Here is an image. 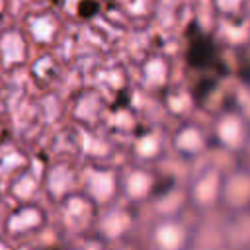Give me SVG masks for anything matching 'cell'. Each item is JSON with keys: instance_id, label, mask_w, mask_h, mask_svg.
<instances>
[{"instance_id": "obj_1", "label": "cell", "mask_w": 250, "mask_h": 250, "mask_svg": "<svg viewBox=\"0 0 250 250\" xmlns=\"http://www.w3.org/2000/svg\"><path fill=\"white\" fill-rule=\"evenodd\" d=\"M221 193L234 211L246 209L250 205V170H234V174L225 180Z\"/></svg>"}, {"instance_id": "obj_2", "label": "cell", "mask_w": 250, "mask_h": 250, "mask_svg": "<svg viewBox=\"0 0 250 250\" xmlns=\"http://www.w3.org/2000/svg\"><path fill=\"white\" fill-rule=\"evenodd\" d=\"M219 137L221 141L238 150V148H244L246 146V139H248V131H246V125H244V119H240L238 115H225L219 123Z\"/></svg>"}, {"instance_id": "obj_3", "label": "cell", "mask_w": 250, "mask_h": 250, "mask_svg": "<svg viewBox=\"0 0 250 250\" xmlns=\"http://www.w3.org/2000/svg\"><path fill=\"white\" fill-rule=\"evenodd\" d=\"M227 234H229V242L234 248L250 246V213H240L238 217H234Z\"/></svg>"}, {"instance_id": "obj_4", "label": "cell", "mask_w": 250, "mask_h": 250, "mask_svg": "<svg viewBox=\"0 0 250 250\" xmlns=\"http://www.w3.org/2000/svg\"><path fill=\"white\" fill-rule=\"evenodd\" d=\"M98 10H100V6H98L96 0H82V2L78 4V8H76V12H78V16H80L82 20H88V18L96 16Z\"/></svg>"}, {"instance_id": "obj_5", "label": "cell", "mask_w": 250, "mask_h": 250, "mask_svg": "<svg viewBox=\"0 0 250 250\" xmlns=\"http://www.w3.org/2000/svg\"><path fill=\"white\" fill-rule=\"evenodd\" d=\"M244 148H246V162H248V170H250V141L246 143V146H244Z\"/></svg>"}]
</instances>
